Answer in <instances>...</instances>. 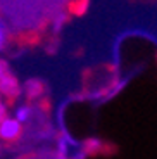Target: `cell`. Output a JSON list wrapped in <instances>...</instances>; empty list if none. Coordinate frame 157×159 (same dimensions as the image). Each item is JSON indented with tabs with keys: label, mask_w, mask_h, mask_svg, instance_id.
Instances as JSON below:
<instances>
[{
	"label": "cell",
	"mask_w": 157,
	"mask_h": 159,
	"mask_svg": "<svg viewBox=\"0 0 157 159\" xmlns=\"http://www.w3.org/2000/svg\"><path fill=\"white\" fill-rule=\"evenodd\" d=\"M21 133V123L16 118H7L5 116L0 121V139L4 140H14Z\"/></svg>",
	"instance_id": "obj_1"
},
{
	"label": "cell",
	"mask_w": 157,
	"mask_h": 159,
	"mask_svg": "<svg viewBox=\"0 0 157 159\" xmlns=\"http://www.w3.org/2000/svg\"><path fill=\"white\" fill-rule=\"evenodd\" d=\"M29 114H31V107H29V106H19V107L16 109V112H14V118L23 125L29 119Z\"/></svg>",
	"instance_id": "obj_2"
},
{
	"label": "cell",
	"mask_w": 157,
	"mask_h": 159,
	"mask_svg": "<svg viewBox=\"0 0 157 159\" xmlns=\"http://www.w3.org/2000/svg\"><path fill=\"white\" fill-rule=\"evenodd\" d=\"M5 118V106H4V102L0 100V121Z\"/></svg>",
	"instance_id": "obj_3"
},
{
	"label": "cell",
	"mask_w": 157,
	"mask_h": 159,
	"mask_svg": "<svg viewBox=\"0 0 157 159\" xmlns=\"http://www.w3.org/2000/svg\"><path fill=\"white\" fill-rule=\"evenodd\" d=\"M4 43H5V35H4V31L0 30V50H2V47H4Z\"/></svg>",
	"instance_id": "obj_4"
},
{
	"label": "cell",
	"mask_w": 157,
	"mask_h": 159,
	"mask_svg": "<svg viewBox=\"0 0 157 159\" xmlns=\"http://www.w3.org/2000/svg\"><path fill=\"white\" fill-rule=\"evenodd\" d=\"M7 73V69H5V64L4 62H0V80H2V76Z\"/></svg>",
	"instance_id": "obj_5"
}]
</instances>
